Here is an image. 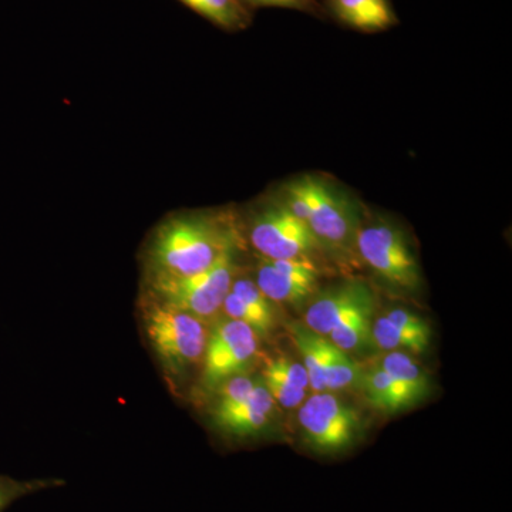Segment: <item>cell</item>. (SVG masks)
I'll return each mask as SVG.
<instances>
[{"label":"cell","mask_w":512,"mask_h":512,"mask_svg":"<svg viewBox=\"0 0 512 512\" xmlns=\"http://www.w3.org/2000/svg\"><path fill=\"white\" fill-rule=\"evenodd\" d=\"M375 311L376 309L357 313L348 323L330 333L328 336L329 342H332L336 348L346 353L357 352V350L372 346V326Z\"/></svg>","instance_id":"18"},{"label":"cell","mask_w":512,"mask_h":512,"mask_svg":"<svg viewBox=\"0 0 512 512\" xmlns=\"http://www.w3.org/2000/svg\"><path fill=\"white\" fill-rule=\"evenodd\" d=\"M238 249L222 255L211 268L185 278L148 279L146 295L201 319L217 318L237 274Z\"/></svg>","instance_id":"4"},{"label":"cell","mask_w":512,"mask_h":512,"mask_svg":"<svg viewBox=\"0 0 512 512\" xmlns=\"http://www.w3.org/2000/svg\"><path fill=\"white\" fill-rule=\"evenodd\" d=\"M303 437L313 451L338 454L359 439L362 420L353 407L335 394L320 392L305 399L298 412Z\"/></svg>","instance_id":"7"},{"label":"cell","mask_w":512,"mask_h":512,"mask_svg":"<svg viewBox=\"0 0 512 512\" xmlns=\"http://www.w3.org/2000/svg\"><path fill=\"white\" fill-rule=\"evenodd\" d=\"M319 269L311 259L262 258L255 284L272 303L301 305L311 298L318 285Z\"/></svg>","instance_id":"10"},{"label":"cell","mask_w":512,"mask_h":512,"mask_svg":"<svg viewBox=\"0 0 512 512\" xmlns=\"http://www.w3.org/2000/svg\"><path fill=\"white\" fill-rule=\"evenodd\" d=\"M248 2L255 6H284V8H291V6L302 5L305 0H248Z\"/></svg>","instance_id":"25"},{"label":"cell","mask_w":512,"mask_h":512,"mask_svg":"<svg viewBox=\"0 0 512 512\" xmlns=\"http://www.w3.org/2000/svg\"><path fill=\"white\" fill-rule=\"evenodd\" d=\"M187 8L222 29L237 30L247 23V13L237 0H180Z\"/></svg>","instance_id":"17"},{"label":"cell","mask_w":512,"mask_h":512,"mask_svg":"<svg viewBox=\"0 0 512 512\" xmlns=\"http://www.w3.org/2000/svg\"><path fill=\"white\" fill-rule=\"evenodd\" d=\"M359 386L362 387L370 406L375 407L379 412H402L416 404L412 396L379 365L370 369L369 372L362 373Z\"/></svg>","instance_id":"13"},{"label":"cell","mask_w":512,"mask_h":512,"mask_svg":"<svg viewBox=\"0 0 512 512\" xmlns=\"http://www.w3.org/2000/svg\"><path fill=\"white\" fill-rule=\"evenodd\" d=\"M249 241L264 259H311L319 251L311 229L284 204L269 202L255 212L249 225Z\"/></svg>","instance_id":"6"},{"label":"cell","mask_w":512,"mask_h":512,"mask_svg":"<svg viewBox=\"0 0 512 512\" xmlns=\"http://www.w3.org/2000/svg\"><path fill=\"white\" fill-rule=\"evenodd\" d=\"M141 322L158 362L173 382L202 363L210 333L207 323L148 295L141 301Z\"/></svg>","instance_id":"3"},{"label":"cell","mask_w":512,"mask_h":512,"mask_svg":"<svg viewBox=\"0 0 512 512\" xmlns=\"http://www.w3.org/2000/svg\"><path fill=\"white\" fill-rule=\"evenodd\" d=\"M231 215L184 212L161 221L144 251L146 278H185L211 268L222 255L239 248Z\"/></svg>","instance_id":"1"},{"label":"cell","mask_w":512,"mask_h":512,"mask_svg":"<svg viewBox=\"0 0 512 512\" xmlns=\"http://www.w3.org/2000/svg\"><path fill=\"white\" fill-rule=\"evenodd\" d=\"M332 5L342 22L362 32H380L394 23L387 0H332Z\"/></svg>","instance_id":"14"},{"label":"cell","mask_w":512,"mask_h":512,"mask_svg":"<svg viewBox=\"0 0 512 512\" xmlns=\"http://www.w3.org/2000/svg\"><path fill=\"white\" fill-rule=\"evenodd\" d=\"M262 380H264L266 389L271 393L274 402L281 404L285 409H295V407H299L305 402L306 390L295 389V387L288 386V384L274 379L262 377Z\"/></svg>","instance_id":"24"},{"label":"cell","mask_w":512,"mask_h":512,"mask_svg":"<svg viewBox=\"0 0 512 512\" xmlns=\"http://www.w3.org/2000/svg\"><path fill=\"white\" fill-rule=\"evenodd\" d=\"M265 379H274L278 382L288 384L299 390L309 389V377L303 363L288 357H276L266 362L264 375Z\"/></svg>","instance_id":"22"},{"label":"cell","mask_w":512,"mask_h":512,"mask_svg":"<svg viewBox=\"0 0 512 512\" xmlns=\"http://www.w3.org/2000/svg\"><path fill=\"white\" fill-rule=\"evenodd\" d=\"M373 309H376L373 289L362 279H349L326 289L309 305L305 326L326 338L333 330L348 323L357 313Z\"/></svg>","instance_id":"9"},{"label":"cell","mask_w":512,"mask_h":512,"mask_svg":"<svg viewBox=\"0 0 512 512\" xmlns=\"http://www.w3.org/2000/svg\"><path fill=\"white\" fill-rule=\"evenodd\" d=\"M360 258L387 284L416 291L421 284L419 261L402 229L386 221L360 227L356 237Z\"/></svg>","instance_id":"5"},{"label":"cell","mask_w":512,"mask_h":512,"mask_svg":"<svg viewBox=\"0 0 512 512\" xmlns=\"http://www.w3.org/2000/svg\"><path fill=\"white\" fill-rule=\"evenodd\" d=\"M332 343V342H330ZM359 366L350 359L348 353L343 352L335 345L330 346L328 366H326V392H339L349 389L359 383Z\"/></svg>","instance_id":"20"},{"label":"cell","mask_w":512,"mask_h":512,"mask_svg":"<svg viewBox=\"0 0 512 512\" xmlns=\"http://www.w3.org/2000/svg\"><path fill=\"white\" fill-rule=\"evenodd\" d=\"M379 366L412 396L414 402H420L429 394V376L407 353L390 352L380 360Z\"/></svg>","instance_id":"16"},{"label":"cell","mask_w":512,"mask_h":512,"mask_svg":"<svg viewBox=\"0 0 512 512\" xmlns=\"http://www.w3.org/2000/svg\"><path fill=\"white\" fill-rule=\"evenodd\" d=\"M282 194V202L308 225L320 248L335 255L356 249L359 211L346 192L325 178L305 175L286 185Z\"/></svg>","instance_id":"2"},{"label":"cell","mask_w":512,"mask_h":512,"mask_svg":"<svg viewBox=\"0 0 512 512\" xmlns=\"http://www.w3.org/2000/svg\"><path fill=\"white\" fill-rule=\"evenodd\" d=\"M256 380L258 379H251V377L245 375H238L225 380L214 390L217 394V400H215L212 409H225V407H231L242 402L254 389Z\"/></svg>","instance_id":"23"},{"label":"cell","mask_w":512,"mask_h":512,"mask_svg":"<svg viewBox=\"0 0 512 512\" xmlns=\"http://www.w3.org/2000/svg\"><path fill=\"white\" fill-rule=\"evenodd\" d=\"M258 349V336L244 322L231 318L217 320L208 333L202 357V389L214 392L225 380L244 375Z\"/></svg>","instance_id":"8"},{"label":"cell","mask_w":512,"mask_h":512,"mask_svg":"<svg viewBox=\"0 0 512 512\" xmlns=\"http://www.w3.org/2000/svg\"><path fill=\"white\" fill-rule=\"evenodd\" d=\"M291 330L293 343L299 353H302L303 366L308 372L309 387L315 393L326 392V366L332 343L306 326L293 325Z\"/></svg>","instance_id":"15"},{"label":"cell","mask_w":512,"mask_h":512,"mask_svg":"<svg viewBox=\"0 0 512 512\" xmlns=\"http://www.w3.org/2000/svg\"><path fill=\"white\" fill-rule=\"evenodd\" d=\"M275 402L264 380H256L252 392L242 402L225 409H212V421L231 437L251 436L268 426L274 414Z\"/></svg>","instance_id":"12"},{"label":"cell","mask_w":512,"mask_h":512,"mask_svg":"<svg viewBox=\"0 0 512 512\" xmlns=\"http://www.w3.org/2000/svg\"><path fill=\"white\" fill-rule=\"evenodd\" d=\"M231 292L235 293L245 305L255 313L256 318L264 326L266 338L271 335L275 326L274 303L262 293L255 281L248 278H238L232 282Z\"/></svg>","instance_id":"19"},{"label":"cell","mask_w":512,"mask_h":512,"mask_svg":"<svg viewBox=\"0 0 512 512\" xmlns=\"http://www.w3.org/2000/svg\"><path fill=\"white\" fill-rule=\"evenodd\" d=\"M63 484L64 481L59 478H37V480L23 481L0 474V512H5L10 505L26 495L52 490V488L62 487Z\"/></svg>","instance_id":"21"},{"label":"cell","mask_w":512,"mask_h":512,"mask_svg":"<svg viewBox=\"0 0 512 512\" xmlns=\"http://www.w3.org/2000/svg\"><path fill=\"white\" fill-rule=\"evenodd\" d=\"M430 340L429 323L407 309H392L373 322L372 346L377 349L423 353L429 349Z\"/></svg>","instance_id":"11"}]
</instances>
